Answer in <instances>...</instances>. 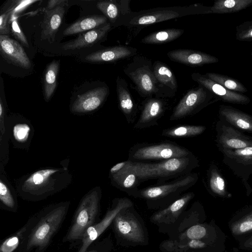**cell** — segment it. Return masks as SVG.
I'll use <instances>...</instances> for the list:
<instances>
[{"mask_svg":"<svg viewBox=\"0 0 252 252\" xmlns=\"http://www.w3.org/2000/svg\"><path fill=\"white\" fill-rule=\"evenodd\" d=\"M69 202L51 205L36 214V220L20 252H44L64 220Z\"/></svg>","mask_w":252,"mask_h":252,"instance_id":"6da1fadb","label":"cell"},{"mask_svg":"<svg viewBox=\"0 0 252 252\" xmlns=\"http://www.w3.org/2000/svg\"><path fill=\"white\" fill-rule=\"evenodd\" d=\"M198 166L199 160L192 154L187 157L171 158L158 163L127 160L125 167L119 172L132 173L140 182L157 179L158 183H161L191 173L192 170Z\"/></svg>","mask_w":252,"mask_h":252,"instance_id":"7a4b0ae2","label":"cell"},{"mask_svg":"<svg viewBox=\"0 0 252 252\" xmlns=\"http://www.w3.org/2000/svg\"><path fill=\"white\" fill-rule=\"evenodd\" d=\"M71 175L66 169L50 168L37 171L19 183L18 190L24 199L37 201L44 199L66 187Z\"/></svg>","mask_w":252,"mask_h":252,"instance_id":"3957f363","label":"cell"},{"mask_svg":"<svg viewBox=\"0 0 252 252\" xmlns=\"http://www.w3.org/2000/svg\"><path fill=\"white\" fill-rule=\"evenodd\" d=\"M198 179L197 173H190L170 183L137 189L131 196L145 200L149 208L160 210L178 199L182 193L194 186Z\"/></svg>","mask_w":252,"mask_h":252,"instance_id":"277c9868","label":"cell"},{"mask_svg":"<svg viewBox=\"0 0 252 252\" xmlns=\"http://www.w3.org/2000/svg\"><path fill=\"white\" fill-rule=\"evenodd\" d=\"M112 223L115 237L120 244L124 246L148 245L147 230L133 206L121 211Z\"/></svg>","mask_w":252,"mask_h":252,"instance_id":"5b68a950","label":"cell"},{"mask_svg":"<svg viewBox=\"0 0 252 252\" xmlns=\"http://www.w3.org/2000/svg\"><path fill=\"white\" fill-rule=\"evenodd\" d=\"M101 198V190L99 187L92 189L82 198L63 242L82 240L86 231L95 223L98 217Z\"/></svg>","mask_w":252,"mask_h":252,"instance_id":"8992f818","label":"cell"},{"mask_svg":"<svg viewBox=\"0 0 252 252\" xmlns=\"http://www.w3.org/2000/svg\"><path fill=\"white\" fill-rule=\"evenodd\" d=\"M135 85L142 97H149L159 91L158 82L150 60L140 55L135 56L124 70Z\"/></svg>","mask_w":252,"mask_h":252,"instance_id":"52a82bcc","label":"cell"},{"mask_svg":"<svg viewBox=\"0 0 252 252\" xmlns=\"http://www.w3.org/2000/svg\"><path fill=\"white\" fill-rule=\"evenodd\" d=\"M192 154L187 148L171 142L137 145L130 149L128 160L137 162L156 160L163 161L185 158Z\"/></svg>","mask_w":252,"mask_h":252,"instance_id":"ba28073f","label":"cell"},{"mask_svg":"<svg viewBox=\"0 0 252 252\" xmlns=\"http://www.w3.org/2000/svg\"><path fill=\"white\" fill-rule=\"evenodd\" d=\"M220 100L202 86L189 90L174 108L170 121H176L198 112L208 105Z\"/></svg>","mask_w":252,"mask_h":252,"instance_id":"9c48e42d","label":"cell"},{"mask_svg":"<svg viewBox=\"0 0 252 252\" xmlns=\"http://www.w3.org/2000/svg\"><path fill=\"white\" fill-rule=\"evenodd\" d=\"M179 241L200 240L223 251L226 250V236L214 220L209 222L195 224L172 238Z\"/></svg>","mask_w":252,"mask_h":252,"instance_id":"30bf717a","label":"cell"},{"mask_svg":"<svg viewBox=\"0 0 252 252\" xmlns=\"http://www.w3.org/2000/svg\"><path fill=\"white\" fill-rule=\"evenodd\" d=\"M222 161L240 178L246 189V194L249 196L252 189L248 183L252 175V147L238 150H221Z\"/></svg>","mask_w":252,"mask_h":252,"instance_id":"8fae6325","label":"cell"},{"mask_svg":"<svg viewBox=\"0 0 252 252\" xmlns=\"http://www.w3.org/2000/svg\"><path fill=\"white\" fill-rule=\"evenodd\" d=\"M133 206L129 199L124 197L115 199L103 219L86 231L82 239L81 245L77 252H85L89 247L112 223L117 215L122 210Z\"/></svg>","mask_w":252,"mask_h":252,"instance_id":"7c38bea8","label":"cell"},{"mask_svg":"<svg viewBox=\"0 0 252 252\" xmlns=\"http://www.w3.org/2000/svg\"><path fill=\"white\" fill-rule=\"evenodd\" d=\"M194 196L193 192L182 194L166 208L155 212L150 218V221L158 227L160 232L166 233L186 211Z\"/></svg>","mask_w":252,"mask_h":252,"instance_id":"4fadbf2b","label":"cell"},{"mask_svg":"<svg viewBox=\"0 0 252 252\" xmlns=\"http://www.w3.org/2000/svg\"><path fill=\"white\" fill-rule=\"evenodd\" d=\"M217 146L221 150H238L252 147V137L219 120L216 125Z\"/></svg>","mask_w":252,"mask_h":252,"instance_id":"5bb4252c","label":"cell"},{"mask_svg":"<svg viewBox=\"0 0 252 252\" xmlns=\"http://www.w3.org/2000/svg\"><path fill=\"white\" fill-rule=\"evenodd\" d=\"M193 80L212 93L219 100L233 104L247 105L250 101V98L241 93L230 91L217 82L207 78L205 75L199 73L191 74Z\"/></svg>","mask_w":252,"mask_h":252,"instance_id":"9a60e30c","label":"cell"},{"mask_svg":"<svg viewBox=\"0 0 252 252\" xmlns=\"http://www.w3.org/2000/svg\"><path fill=\"white\" fill-rule=\"evenodd\" d=\"M107 87H97L78 95L71 107L74 113H85L94 111L103 103L108 94Z\"/></svg>","mask_w":252,"mask_h":252,"instance_id":"2e32d148","label":"cell"},{"mask_svg":"<svg viewBox=\"0 0 252 252\" xmlns=\"http://www.w3.org/2000/svg\"><path fill=\"white\" fill-rule=\"evenodd\" d=\"M161 252H225L207 242L196 240L179 241L167 239L159 244Z\"/></svg>","mask_w":252,"mask_h":252,"instance_id":"e0dca14e","label":"cell"},{"mask_svg":"<svg viewBox=\"0 0 252 252\" xmlns=\"http://www.w3.org/2000/svg\"><path fill=\"white\" fill-rule=\"evenodd\" d=\"M0 48L2 57L8 62L25 69L31 67L29 57L17 41L6 35H0Z\"/></svg>","mask_w":252,"mask_h":252,"instance_id":"ac0fdd59","label":"cell"},{"mask_svg":"<svg viewBox=\"0 0 252 252\" xmlns=\"http://www.w3.org/2000/svg\"><path fill=\"white\" fill-rule=\"evenodd\" d=\"M206 219L203 205L199 202L196 201L188 210L184 211L166 233L169 235V238H172L192 225L205 222Z\"/></svg>","mask_w":252,"mask_h":252,"instance_id":"d6986e66","label":"cell"},{"mask_svg":"<svg viewBox=\"0 0 252 252\" xmlns=\"http://www.w3.org/2000/svg\"><path fill=\"white\" fill-rule=\"evenodd\" d=\"M228 226L237 241L252 234V204L236 212L229 219Z\"/></svg>","mask_w":252,"mask_h":252,"instance_id":"ffe728a7","label":"cell"},{"mask_svg":"<svg viewBox=\"0 0 252 252\" xmlns=\"http://www.w3.org/2000/svg\"><path fill=\"white\" fill-rule=\"evenodd\" d=\"M167 56L171 61L191 66L218 63L219 60L211 55L196 50L176 49L169 51Z\"/></svg>","mask_w":252,"mask_h":252,"instance_id":"44dd1931","label":"cell"},{"mask_svg":"<svg viewBox=\"0 0 252 252\" xmlns=\"http://www.w3.org/2000/svg\"><path fill=\"white\" fill-rule=\"evenodd\" d=\"M220 120L241 131L252 133V116L230 105H221Z\"/></svg>","mask_w":252,"mask_h":252,"instance_id":"7402d4cb","label":"cell"},{"mask_svg":"<svg viewBox=\"0 0 252 252\" xmlns=\"http://www.w3.org/2000/svg\"><path fill=\"white\" fill-rule=\"evenodd\" d=\"M165 108L164 102L159 99L150 98L147 99L134 128L143 129L158 125L157 121L163 114Z\"/></svg>","mask_w":252,"mask_h":252,"instance_id":"603a6c76","label":"cell"},{"mask_svg":"<svg viewBox=\"0 0 252 252\" xmlns=\"http://www.w3.org/2000/svg\"><path fill=\"white\" fill-rule=\"evenodd\" d=\"M136 49L125 46H116L103 50L97 51L87 55L85 60L92 63H106L124 58L130 57L135 55Z\"/></svg>","mask_w":252,"mask_h":252,"instance_id":"cb8c5ba5","label":"cell"},{"mask_svg":"<svg viewBox=\"0 0 252 252\" xmlns=\"http://www.w3.org/2000/svg\"><path fill=\"white\" fill-rule=\"evenodd\" d=\"M64 8L63 4L58 5L51 10L45 11L41 23V39H47L52 42L62 23Z\"/></svg>","mask_w":252,"mask_h":252,"instance_id":"d4e9b609","label":"cell"},{"mask_svg":"<svg viewBox=\"0 0 252 252\" xmlns=\"http://www.w3.org/2000/svg\"><path fill=\"white\" fill-rule=\"evenodd\" d=\"M111 28L109 23L80 34L72 41L64 44L62 48L64 50H75L92 46L102 39Z\"/></svg>","mask_w":252,"mask_h":252,"instance_id":"484cf974","label":"cell"},{"mask_svg":"<svg viewBox=\"0 0 252 252\" xmlns=\"http://www.w3.org/2000/svg\"><path fill=\"white\" fill-rule=\"evenodd\" d=\"M207 185L209 193L214 197L230 198L232 194L226 189L225 180L218 167L212 163L207 173Z\"/></svg>","mask_w":252,"mask_h":252,"instance_id":"4316f807","label":"cell"},{"mask_svg":"<svg viewBox=\"0 0 252 252\" xmlns=\"http://www.w3.org/2000/svg\"><path fill=\"white\" fill-rule=\"evenodd\" d=\"M116 90L120 109L128 122H132L136 110L127 83L123 78L118 76L116 81Z\"/></svg>","mask_w":252,"mask_h":252,"instance_id":"83f0119b","label":"cell"},{"mask_svg":"<svg viewBox=\"0 0 252 252\" xmlns=\"http://www.w3.org/2000/svg\"><path fill=\"white\" fill-rule=\"evenodd\" d=\"M36 219V214L14 234L3 241L0 246V252H15L20 250Z\"/></svg>","mask_w":252,"mask_h":252,"instance_id":"f1b7e54d","label":"cell"},{"mask_svg":"<svg viewBox=\"0 0 252 252\" xmlns=\"http://www.w3.org/2000/svg\"><path fill=\"white\" fill-rule=\"evenodd\" d=\"M107 18L102 15H94L79 19L66 28L64 35H69L99 28L106 24Z\"/></svg>","mask_w":252,"mask_h":252,"instance_id":"f546056e","label":"cell"},{"mask_svg":"<svg viewBox=\"0 0 252 252\" xmlns=\"http://www.w3.org/2000/svg\"><path fill=\"white\" fill-rule=\"evenodd\" d=\"M251 5L252 0H218L210 7V13L237 12Z\"/></svg>","mask_w":252,"mask_h":252,"instance_id":"4dcf8cb0","label":"cell"},{"mask_svg":"<svg viewBox=\"0 0 252 252\" xmlns=\"http://www.w3.org/2000/svg\"><path fill=\"white\" fill-rule=\"evenodd\" d=\"M60 61L54 60L45 69L43 79V88L46 101L51 98L56 89Z\"/></svg>","mask_w":252,"mask_h":252,"instance_id":"1f68e13d","label":"cell"},{"mask_svg":"<svg viewBox=\"0 0 252 252\" xmlns=\"http://www.w3.org/2000/svg\"><path fill=\"white\" fill-rule=\"evenodd\" d=\"M110 177L114 186L126 192L129 195L131 196L138 189L136 187L140 182L132 173L118 172L110 175Z\"/></svg>","mask_w":252,"mask_h":252,"instance_id":"d6a6232c","label":"cell"},{"mask_svg":"<svg viewBox=\"0 0 252 252\" xmlns=\"http://www.w3.org/2000/svg\"><path fill=\"white\" fill-rule=\"evenodd\" d=\"M153 68L159 87L165 86L172 91H176L177 83L176 77L168 66L159 61H157L153 64Z\"/></svg>","mask_w":252,"mask_h":252,"instance_id":"836d02e7","label":"cell"},{"mask_svg":"<svg viewBox=\"0 0 252 252\" xmlns=\"http://www.w3.org/2000/svg\"><path fill=\"white\" fill-rule=\"evenodd\" d=\"M203 126L183 125L164 129L161 135L168 137H190L199 135L204 132Z\"/></svg>","mask_w":252,"mask_h":252,"instance_id":"e575fe53","label":"cell"},{"mask_svg":"<svg viewBox=\"0 0 252 252\" xmlns=\"http://www.w3.org/2000/svg\"><path fill=\"white\" fill-rule=\"evenodd\" d=\"M184 32L181 29H171L155 32L141 40L144 44H160L173 41L180 37Z\"/></svg>","mask_w":252,"mask_h":252,"instance_id":"d590c367","label":"cell"},{"mask_svg":"<svg viewBox=\"0 0 252 252\" xmlns=\"http://www.w3.org/2000/svg\"><path fill=\"white\" fill-rule=\"evenodd\" d=\"M179 16V14L176 11L165 10L145 14L136 19L134 18L131 21V23L139 25H150L176 18Z\"/></svg>","mask_w":252,"mask_h":252,"instance_id":"8d00e7d4","label":"cell"},{"mask_svg":"<svg viewBox=\"0 0 252 252\" xmlns=\"http://www.w3.org/2000/svg\"><path fill=\"white\" fill-rule=\"evenodd\" d=\"M204 75L230 91L239 93L248 92L247 89L240 82L233 78L214 72H208Z\"/></svg>","mask_w":252,"mask_h":252,"instance_id":"74e56055","label":"cell"},{"mask_svg":"<svg viewBox=\"0 0 252 252\" xmlns=\"http://www.w3.org/2000/svg\"><path fill=\"white\" fill-rule=\"evenodd\" d=\"M96 6L110 21L114 22L117 18L119 10L118 5L111 0L100 1Z\"/></svg>","mask_w":252,"mask_h":252,"instance_id":"f35d334b","label":"cell"},{"mask_svg":"<svg viewBox=\"0 0 252 252\" xmlns=\"http://www.w3.org/2000/svg\"><path fill=\"white\" fill-rule=\"evenodd\" d=\"M0 200L7 208L11 210L16 209V204L13 196L8 187L2 180L0 181Z\"/></svg>","mask_w":252,"mask_h":252,"instance_id":"ab89813d","label":"cell"},{"mask_svg":"<svg viewBox=\"0 0 252 252\" xmlns=\"http://www.w3.org/2000/svg\"><path fill=\"white\" fill-rule=\"evenodd\" d=\"M237 40L241 41H252V20L238 25L235 33Z\"/></svg>","mask_w":252,"mask_h":252,"instance_id":"60d3db41","label":"cell"},{"mask_svg":"<svg viewBox=\"0 0 252 252\" xmlns=\"http://www.w3.org/2000/svg\"><path fill=\"white\" fill-rule=\"evenodd\" d=\"M30 130L31 128L27 124H17L13 128L14 137L16 141L23 143L27 140Z\"/></svg>","mask_w":252,"mask_h":252,"instance_id":"b9f144b4","label":"cell"},{"mask_svg":"<svg viewBox=\"0 0 252 252\" xmlns=\"http://www.w3.org/2000/svg\"><path fill=\"white\" fill-rule=\"evenodd\" d=\"M10 22L12 32L14 36L25 46L29 47V46L27 39L20 27L19 26L17 18L15 17L14 13H13L11 15Z\"/></svg>","mask_w":252,"mask_h":252,"instance_id":"7bdbcfd3","label":"cell"},{"mask_svg":"<svg viewBox=\"0 0 252 252\" xmlns=\"http://www.w3.org/2000/svg\"><path fill=\"white\" fill-rule=\"evenodd\" d=\"M9 12H5L0 16V35H6L9 32L8 26V18Z\"/></svg>","mask_w":252,"mask_h":252,"instance_id":"ee69618b","label":"cell"},{"mask_svg":"<svg viewBox=\"0 0 252 252\" xmlns=\"http://www.w3.org/2000/svg\"><path fill=\"white\" fill-rule=\"evenodd\" d=\"M238 242V247L240 250L244 251H252V234H251Z\"/></svg>","mask_w":252,"mask_h":252,"instance_id":"f6af8a7d","label":"cell"},{"mask_svg":"<svg viewBox=\"0 0 252 252\" xmlns=\"http://www.w3.org/2000/svg\"><path fill=\"white\" fill-rule=\"evenodd\" d=\"M109 239L104 240L99 244H98L97 247L94 248L91 250L85 252H109L111 249L112 244Z\"/></svg>","mask_w":252,"mask_h":252,"instance_id":"bcb514c9","label":"cell"},{"mask_svg":"<svg viewBox=\"0 0 252 252\" xmlns=\"http://www.w3.org/2000/svg\"><path fill=\"white\" fill-rule=\"evenodd\" d=\"M126 164V160L117 163L110 170V175L114 174L123 169Z\"/></svg>","mask_w":252,"mask_h":252,"instance_id":"7dc6e473","label":"cell"},{"mask_svg":"<svg viewBox=\"0 0 252 252\" xmlns=\"http://www.w3.org/2000/svg\"><path fill=\"white\" fill-rule=\"evenodd\" d=\"M64 0H51L48 1L47 8L51 10L64 2Z\"/></svg>","mask_w":252,"mask_h":252,"instance_id":"c3c4849f","label":"cell"},{"mask_svg":"<svg viewBox=\"0 0 252 252\" xmlns=\"http://www.w3.org/2000/svg\"><path fill=\"white\" fill-rule=\"evenodd\" d=\"M4 108L3 107L2 105V100L0 99V123H1V126L2 125V119L4 117Z\"/></svg>","mask_w":252,"mask_h":252,"instance_id":"681fc988","label":"cell"},{"mask_svg":"<svg viewBox=\"0 0 252 252\" xmlns=\"http://www.w3.org/2000/svg\"><path fill=\"white\" fill-rule=\"evenodd\" d=\"M251 55H252V52H251Z\"/></svg>","mask_w":252,"mask_h":252,"instance_id":"f907efd6","label":"cell"}]
</instances>
